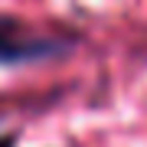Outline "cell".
Here are the masks:
<instances>
[{"instance_id": "cell-1", "label": "cell", "mask_w": 147, "mask_h": 147, "mask_svg": "<svg viewBox=\"0 0 147 147\" xmlns=\"http://www.w3.org/2000/svg\"><path fill=\"white\" fill-rule=\"evenodd\" d=\"M75 46H79V36L72 33L39 30L13 13H0V69L53 62L69 56Z\"/></svg>"}, {"instance_id": "cell-2", "label": "cell", "mask_w": 147, "mask_h": 147, "mask_svg": "<svg viewBox=\"0 0 147 147\" xmlns=\"http://www.w3.org/2000/svg\"><path fill=\"white\" fill-rule=\"evenodd\" d=\"M0 147H16V134H13V131L0 134Z\"/></svg>"}]
</instances>
